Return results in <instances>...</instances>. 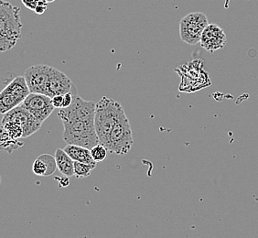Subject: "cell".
<instances>
[{
	"label": "cell",
	"mask_w": 258,
	"mask_h": 238,
	"mask_svg": "<svg viewBox=\"0 0 258 238\" xmlns=\"http://www.w3.org/2000/svg\"><path fill=\"white\" fill-rule=\"evenodd\" d=\"M124 111L119 102L106 96L96 104L95 126L99 143L107 147L111 131Z\"/></svg>",
	"instance_id": "3"
},
{
	"label": "cell",
	"mask_w": 258,
	"mask_h": 238,
	"mask_svg": "<svg viewBox=\"0 0 258 238\" xmlns=\"http://www.w3.org/2000/svg\"><path fill=\"white\" fill-rule=\"evenodd\" d=\"M227 41L224 30L217 24H209L203 32L200 44L210 52L223 49Z\"/></svg>",
	"instance_id": "10"
},
{
	"label": "cell",
	"mask_w": 258,
	"mask_h": 238,
	"mask_svg": "<svg viewBox=\"0 0 258 238\" xmlns=\"http://www.w3.org/2000/svg\"><path fill=\"white\" fill-rule=\"evenodd\" d=\"M75 87L73 82L64 73L53 67L51 68L46 89V94L48 96L52 98L55 95H63L71 92Z\"/></svg>",
	"instance_id": "11"
},
{
	"label": "cell",
	"mask_w": 258,
	"mask_h": 238,
	"mask_svg": "<svg viewBox=\"0 0 258 238\" xmlns=\"http://www.w3.org/2000/svg\"><path fill=\"white\" fill-rule=\"evenodd\" d=\"M51 68L48 65H37L26 70L24 77L30 93L46 94Z\"/></svg>",
	"instance_id": "8"
},
{
	"label": "cell",
	"mask_w": 258,
	"mask_h": 238,
	"mask_svg": "<svg viewBox=\"0 0 258 238\" xmlns=\"http://www.w3.org/2000/svg\"><path fill=\"white\" fill-rule=\"evenodd\" d=\"M22 21L20 9L10 2L0 0V50H10L21 38Z\"/></svg>",
	"instance_id": "2"
},
{
	"label": "cell",
	"mask_w": 258,
	"mask_h": 238,
	"mask_svg": "<svg viewBox=\"0 0 258 238\" xmlns=\"http://www.w3.org/2000/svg\"><path fill=\"white\" fill-rule=\"evenodd\" d=\"M63 149H64L65 152L68 154L75 161L95 164V165L97 163V162H95V159H93V157H92L91 149H87V148L78 146V145L68 144Z\"/></svg>",
	"instance_id": "13"
},
{
	"label": "cell",
	"mask_w": 258,
	"mask_h": 238,
	"mask_svg": "<svg viewBox=\"0 0 258 238\" xmlns=\"http://www.w3.org/2000/svg\"><path fill=\"white\" fill-rule=\"evenodd\" d=\"M96 104L75 97L74 103L66 108H60L58 116L63 124V140L68 144L78 145L93 149L99 143L95 126Z\"/></svg>",
	"instance_id": "1"
},
{
	"label": "cell",
	"mask_w": 258,
	"mask_h": 238,
	"mask_svg": "<svg viewBox=\"0 0 258 238\" xmlns=\"http://www.w3.org/2000/svg\"><path fill=\"white\" fill-rule=\"evenodd\" d=\"M30 94L24 76H18L6 86L0 94V112L6 114L24 102Z\"/></svg>",
	"instance_id": "5"
},
{
	"label": "cell",
	"mask_w": 258,
	"mask_h": 238,
	"mask_svg": "<svg viewBox=\"0 0 258 238\" xmlns=\"http://www.w3.org/2000/svg\"><path fill=\"white\" fill-rule=\"evenodd\" d=\"M133 144L132 129L124 111L111 131L109 142L106 148L110 153L124 155L128 153Z\"/></svg>",
	"instance_id": "4"
},
{
	"label": "cell",
	"mask_w": 258,
	"mask_h": 238,
	"mask_svg": "<svg viewBox=\"0 0 258 238\" xmlns=\"http://www.w3.org/2000/svg\"><path fill=\"white\" fill-rule=\"evenodd\" d=\"M96 168L95 164L85 163L80 161H75V176L77 178H88L93 169Z\"/></svg>",
	"instance_id": "15"
},
{
	"label": "cell",
	"mask_w": 258,
	"mask_h": 238,
	"mask_svg": "<svg viewBox=\"0 0 258 238\" xmlns=\"http://www.w3.org/2000/svg\"><path fill=\"white\" fill-rule=\"evenodd\" d=\"M23 146L19 139H12L4 129H1V149L8 153H12L14 150Z\"/></svg>",
	"instance_id": "14"
},
{
	"label": "cell",
	"mask_w": 258,
	"mask_h": 238,
	"mask_svg": "<svg viewBox=\"0 0 258 238\" xmlns=\"http://www.w3.org/2000/svg\"><path fill=\"white\" fill-rule=\"evenodd\" d=\"M32 170L37 176H47L48 166L43 159L38 157L32 165Z\"/></svg>",
	"instance_id": "17"
},
{
	"label": "cell",
	"mask_w": 258,
	"mask_h": 238,
	"mask_svg": "<svg viewBox=\"0 0 258 238\" xmlns=\"http://www.w3.org/2000/svg\"><path fill=\"white\" fill-rule=\"evenodd\" d=\"M57 168L63 176H75V160L65 152L64 149H58L55 152Z\"/></svg>",
	"instance_id": "12"
},
{
	"label": "cell",
	"mask_w": 258,
	"mask_h": 238,
	"mask_svg": "<svg viewBox=\"0 0 258 238\" xmlns=\"http://www.w3.org/2000/svg\"><path fill=\"white\" fill-rule=\"evenodd\" d=\"M21 2L27 9L32 10V11H35L40 7H44V6H48V4H49L47 2V0H21Z\"/></svg>",
	"instance_id": "19"
},
{
	"label": "cell",
	"mask_w": 258,
	"mask_h": 238,
	"mask_svg": "<svg viewBox=\"0 0 258 238\" xmlns=\"http://www.w3.org/2000/svg\"><path fill=\"white\" fill-rule=\"evenodd\" d=\"M3 120H13L21 125L23 128V138H28L39 131L42 123L40 122L34 115L30 114L28 110L22 107L21 105L9 111L4 114Z\"/></svg>",
	"instance_id": "9"
},
{
	"label": "cell",
	"mask_w": 258,
	"mask_h": 238,
	"mask_svg": "<svg viewBox=\"0 0 258 238\" xmlns=\"http://www.w3.org/2000/svg\"><path fill=\"white\" fill-rule=\"evenodd\" d=\"M55 0H47V2L50 4V3H52V2H54Z\"/></svg>",
	"instance_id": "23"
},
{
	"label": "cell",
	"mask_w": 258,
	"mask_h": 238,
	"mask_svg": "<svg viewBox=\"0 0 258 238\" xmlns=\"http://www.w3.org/2000/svg\"><path fill=\"white\" fill-rule=\"evenodd\" d=\"M108 149L107 148L101 143L95 145L93 149H91V154L93 159H95V162H102L107 157Z\"/></svg>",
	"instance_id": "16"
},
{
	"label": "cell",
	"mask_w": 258,
	"mask_h": 238,
	"mask_svg": "<svg viewBox=\"0 0 258 238\" xmlns=\"http://www.w3.org/2000/svg\"><path fill=\"white\" fill-rule=\"evenodd\" d=\"M70 177L64 176V178H55V180H57L59 182V185H60V188H66L70 184Z\"/></svg>",
	"instance_id": "22"
},
{
	"label": "cell",
	"mask_w": 258,
	"mask_h": 238,
	"mask_svg": "<svg viewBox=\"0 0 258 238\" xmlns=\"http://www.w3.org/2000/svg\"><path fill=\"white\" fill-rule=\"evenodd\" d=\"M20 105L33 114L41 123H43L55 109L51 97L45 94L30 93Z\"/></svg>",
	"instance_id": "7"
},
{
	"label": "cell",
	"mask_w": 258,
	"mask_h": 238,
	"mask_svg": "<svg viewBox=\"0 0 258 238\" xmlns=\"http://www.w3.org/2000/svg\"><path fill=\"white\" fill-rule=\"evenodd\" d=\"M209 25L208 18L202 12H192L185 16L179 23V36L185 43H200L205 28Z\"/></svg>",
	"instance_id": "6"
},
{
	"label": "cell",
	"mask_w": 258,
	"mask_h": 238,
	"mask_svg": "<svg viewBox=\"0 0 258 238\" xmlns=\"http://www.w3.org/2000/svg\"><path fill=\"white\" fill-rule=\"evenodd\" d=\"M40 159H43L47 166H48V173L47 176H50L52 174L54 173L55 170L58 169L57 168V162H56V159H55V156H51L50 154H42L39 156Z\"/></svg>",
	"instance_id": "18"
},
{
	"label": "cell",
	"mask_w": 258,
	"mask_h": 238,
	"mask_svg": "<svg viewBox=\"0 0 258 238\" xmlns=\"http://www.w3.org/2000/svg\"><path fill=\"white\" fill-rule=\"evenodd\" d=\"M52 104L54 105L55 108H62V106H63V95H55L53 96L52 98Z\"/></svg>",
	"instance_id": "21"
},
{
	"label": "cell",
	"mask_w": 258,
	"mask_h": 238,
	"mask_svg": "<svg viewBox=\"0 0 258 238\" xmlns=\"http://www.w3.org/2000/svg\"><path fill=\"white\" fill-rule=\"evenodd\" d=\"M76 96H77V92H76L75 87L69 93L63 94V106H62V108L69 107L70 105L74 103Z\"/></svg>",
	"instance_id": "20"
}]
</instances>
